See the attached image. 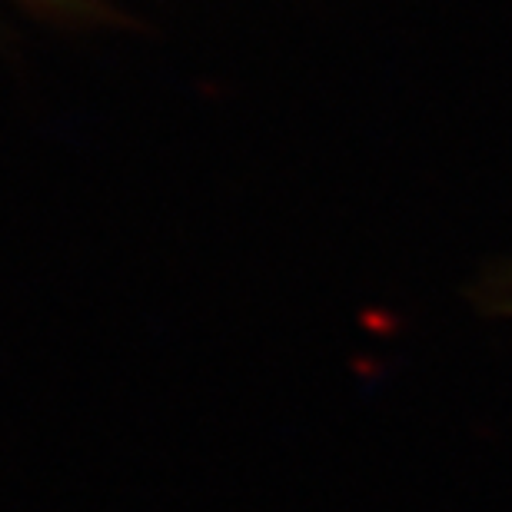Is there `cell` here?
<instances>
[{"mask_svg": "<svg viewBox=\"0 0 512 512\" xmlns=\"http://www.w3.org/2000/svg\"><path fill=\"white\" fill-rule=\"evenodd\" d=\"M509 303H512V280H509Z\"/></svg>", "mask_w": 512, "mask_h": 512, "instance_id": "6da1fadb", "label": "cell"}]
</instances>
